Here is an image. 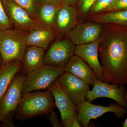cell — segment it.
<instances>
[{
  "mask_svg": "<svg viewBox=\"0 0 127 127\" xmlns=\"http://www.w3.org/2000/svg\"><path fill=\"white\" fill-rule=\"evenodd\" d=\"M65 72L70 73L93 86L96 78L95 73L89 65L79 57L74 55L63 68Z\"/></svg>",
  "mask_w": 127,
  "mask_h": 127,
  "instance_id": "cell-15",
  "label": "cell"
},
{
  "mask_svg": "<svg viewBox=\"0 0 127 127\" xmlns=\"http://www.w3.org/2000/svg\"><path fill=\"white\" fill-rule=\"evenodd\" d=\"M2 65V60L1 56L0 55V69Z\"/></svg>",
  "mask_w": 127,
  "mask_h": 127,
  "instance_id": "cell-31",
  "label": "cell"
},
{
  "mask_svg": "<svg viewBox=\"0 0 127 127\" xmlns=\"http://www.w3.org/2000/svg\"><path fill=\"white\" fill-rule=\"evenodd\" d=\"M59 6L37 3L36 10V18L46 26L55 29L56 16Z\"/></svg>",
  "mask_w": 127,
  "mask_h": 127,
  "instance_id": "cell-20",
  "label": "cell"
},
{
  "mask_svg": "<svg viewBox=\"0 0 127 127\" xmlns=\"http://www.w3.org/2000/svg\"><path fill=\"white\" fill-rule=\"evenodd\" d=\"M103 24L98 53L104 81L124 85L127 84V27Z\"/></svg>",
  "mask_w": 127,
  "mask_h": 127,
  "instance_id": "cell-1",
  "label": "cell"
},
{
  "mask_svg": "<svg viewBox=\"0 0 127 127\" xmlns=\"http://www.w3.org/2000/svg\"><path fill=\"white\" fill-rule=\"evenodd\" d=\"M81 20L75 6L62 4L57 12L55 30L57 38L65 36Z\"/></svg>",
  "mask_w": 127,
  "mask_h": 127,
  "instance_id": "cell-13",
  "label": "cell"
},
{
  "mask_svg": "<svg viewBox=\"0 0 127 127\" xmlns=\"http://www.w3.org/2000/svg\"><path fill=\"white\" fill-rule=\"evenodd\" d=\"M45 50L34 46H27L24 54L22 65L23 70L27 74L44 65Z\"/></svg>",
  "mask_w": 127,
  "mask_h": 127,
  "instance_id": "cell-17",
  "label": "cell"
},
{
  "mask_svg": "<svg viewBox=\"0 0 127 127\" xmlns=\"http://www.w3.org/2000/svg\"><path fill=\"white\" fill-rule=\"evenodd\" d=\"M37 3L40 4H49L59 6L62 4L61 0H36Z\"/></svg>",
  "mask_w": 127,
  "mask_h": 127,
  "instance_id": "cell-27",
  "label": "cell"
},
{
  "mask_svg": "<svg viewBox=\"0 0 127 127\" xmlns=\"http://www.w3.org/2000/svg\"><path fill=\"white\" fill-rule=\"evenodd\" d=\"M62 88L77 106L86 100L90 91L89 85L70 73L64 71L58 79Z\"/></svg>",
  "mask_w": 127,
  "mask_h": 127,
  "instance_id": "cell-12",
  "label": "cell"
},
{
  "mask_svg": "<svg viewBox=\"0 0 127 127\" xmlns=\"http://www.w3.org/2000/svg\"><path fill=\"white\" fill-rule=\"evenodd\" d=\"M96 0H77L75 7L81 21L84 20Z\"/></svg>",
  "mask_w": 127,
  "mask_h": 127,
  "instance_id": "cell-22",
  "label": "cell"
},
{
  "mask_svg": "<svg viewBox=\"0 0 127 127\" xmlns=\"http://www.w3.org/2000/svg\"><path fill=\"white\" fill-rule=\"evenodd\" d=\"M116 0H96L88 15H93L107 12L113 6Z\"/></svg>",
  "mask_w": 127,
  "mask_h": 127,
  "instance_id": "cell-21",
  "label": "cell"
},
{
  "mask_svg": "<svg viewBox=\"0 0 127 127\" xmlns=\"http://www.w3.org/2000/svg\"><path fill=\"white\" fill-rule=\"evenodd\" d=\"M81 125L79 123V121L77 117H76L73 121L71 125V127H81Z\"/></svg>",
  "mask_w": 127,
  "mask_h": 127,
  "instance_id": "cell-29",
  "label": "cell"
},
{
  "mask_svg": "<svg viewBox=\"0 0 127 127\" xmlns=\"http://www.w3.org/2000/svg\"><path fill=\"white\" fill-rule=\"evenodd\" d=\"M22 66L21 61L18 59L2 65L0 69V101L12 80Z\"/></svg>",
  "mask_w": 127,
  "mask_h": 127,
  "instance_id": "cell-18",
  "label": "cell"
},
{
  "mask_svg": "<svg viewBox=\"0 0 127 127\" xmlns=\"http://www.w3.org/2000/svg\"><path fill=\"white\" fill-rule=\"evenodd\" d=\"M62 4L71 5L75 6L77 0H61Z\"/></svg>",
  "mask_w": 127,
  "mask_h": 127,
  "instance_id": "cell-28",
  "label": "cell"
},
{
  "mask_svg": "<svg viewBox=\"0 0 127 127\" xmlns=\"http://www.w3.org/2000/svg\"><path fill=\"white\" fill-rule=\"evenodd\" d=\"M26 76L16 74L0 101V122L3 126L14 127L12 116L17 109L22 95Z\"/></svg>",
  "mask_w": 127,
  "mask_h": 127,
  "instance_id": "cell-4",
  "label": "cell"
},
{
  "mask_svg": "<svg viewBox=\"0 0 127 127\" xmlns=\"http://www.w3.org/2000/svg\"><path fill=\"white\" fill-rule=\"evenodd\" d=\"M51 115L49 117V120L54 127H61L62 125L59 122L57 114L53 110L50 112Z\"/></svg>",
  "mask_w": 127,
  "mask_h": 127,
  "instance_id": "cell-26",
  "label": "cell"
},
{
  "mask_svg": "<svg viewBox=\"0 0 127 127\" xmlns=\"http://www.w3.org/2000/svg\"><path fill=\"white\" fill-rule=\"evenodd\" d=\"M48 91L52 94L55 105L60 112L62 125L71 127L73 121L77 117V106L65 93L58 79L50 87Z\"/></svg>",
  "mask_w": 127,
  "mask_h": 127,
  "instance_id": "cell-8",
  "label": "cell"
},
{
  "mask_svg": "<svg viewBox=\"0 0 127 127\" xmlns=\"http://www.w3.org/2000/svg\"><path fill=\"white\" fill-rule=\"evenodd\" d=\"M10 0L26 9L32 15L36 18V10L37 4V2H36V0Z\"/></svg>",
  "mask_w": 127,
  "mask_h": 127,
  "instance_id": "cell-23",
  "label": "cell"
},
{
  "mask_svg": "<svg viewBox=\"0 0 127 127\" xmlns=\"http://www.w3.org/2000/svg\"><path fill=\"white\" fill-rule=\"evenodd\" d=\"M2 1L13 28L30 31L46 26L26 9L10 0Z\"/></svg>",
  "mask_w": 127,
  "mask_h": 127,
  "instance_id": "cell-7",
  "label": "cell"
},
{
  "mask_svg": "<svg viewBox=\"0 0 127 127\" xmlns=\"http://www.w3.org/2000/svg\"><path fill=\"white\" fill-rule=\"evenodd\" d=\"M127 10V0H116L112 7L108 12Z\"/></svg>",
  "mask_w": 127,
  "mask_h": 127,
  "instance_id": "cell-25",
  "label": "cell"
},
{
  "mask_svg": "<svg viewBox=\"0 0 127 127\" xmlns=\"http://www.w3.org/2000/svg\"><path fill=\"white\" fill-rule=\"evenodd\" d=\"M102 23L81 21L65 36L75 46L91 43L99 40L103 29Z\"/></svg>",
  "mask_w": 127,
  "mask_h": 127,
  "instance_id": "cell-10",
  "label": "cell"
},
{
  "mask_svg": "<svg viewBox=\"0 0 127 127\" xmlns=\"http://www.w3.org/2000/svg\"><path fill=\"white\" fill-rule=\"evenodd\" d=\"M29 32L14 28L0 31V55L2 65L16 59L22 62Z\"/></svg>",
  "mask_w": 127,
  "mask_h": 127,
  "instance_id": "cell-3",
  "label": "cell"
},
{
  "mask_svg": "<svg viewBox=\"0 0 127 127\" xmlns=\"http://www.w3.org/2000/svg\"><path fill=\"white\" fill-rule=\"evenodd\" d=\"M54 97L49 91L31 92L22 95L16 111L21 119L50 113L55 108Z\"/></svg>",
  "mask_w": 127,
  "mask_h": 127,
  "instance_id": "cell-2",
  "label": "cell"
},
{
  "mask_svg": "<svg viewBox=\"0 0 127 127\" xmlns=\"http://www.w3.org/2000/svg\"><path fill=\"white\" fill-rule=\"evenodd\" d=\"M93 86L92 90L89 91L87 95L86 99L88 101L91 102L98 98H109L116 101L120 106L127 107L124 85L111 84L96 78Z\"/></svg>",
  "mask_w": 127,
  "mask_h": 127,
  "instance_id": "cell-11",
  "label": "cell"
},
{
  "mask_svg": "<svg viewBox=\"0 0 127 127\" xmlns=\"http://www.w3.org/2000/svg\"><path fill=\"white\" fill-rule=\"evenodd\" d=\"M99 41L100 39L91 43L75 46L74 55L86 62L92 68L97 78L104 82L103 70L98 56Z\"/></svg>",
  "mask_w": 127,
  "mask_h": 127,
  "instance_id": "cell-14",
  "label": "cell"
},
{
  "mask_svg": "<svg viewBox=\"0 0 127 127\" xmlns=\"http://www.w3.org/2000/svg\"><path fill=\"white\" fill-rule=\"evenodd\" d=\"M77 118L81 127H88L92 119L102 116L105 113L113 112L118 117H122L127 112L125 107L118 104H111L108 106L94 105L85 101L77 106Z\"/></svg>",
  "mask_w": 127,
  "mask_h": 127,
  "instance_id": "cell-9",
  "label": "cell"
},
{
  "mask_svg": "<svg viewBox=\"0 0 127 127\" xmlns=\"http://www.w3.org/2000/svg\"><path fill=\"white\" fill-rule=\"evenodd\" d=\"M104 24L114 23L127 27V10L109 11L87 16L84 20Z\"/></svg>",
  "mask_w": 127,
  "mask_h": 127,
  "instance_id": "cell-19",
  "label": "cell"
},
{
  "mask_svg": "<svg viewBox=\"0 0 127 127\" xmlns=\"http://www.w3.org/2000/svg\"><path fill=\"white\" fill-rule=\"evenodd\" d=\"M57 37L55 29L48 26L32 30L26 37L27 46H34L46 50Z\"/></svg>",
  "mask_w": 127,
  "mask_h": 127,
  "instance_id": "cell-16",
  "label": "cell"
},
{
  "mask_svg": "<svg viewBox=\"0 0 127 127\" xmlns=\"http://www.w3.org/2000/svg\"><path fill=\"white\" fill-rule=\"evenodd\" d=\"M75 47L66 37H57L50 44L45 53L44 64L63 68L74 55Z\"/></svg>",
  "mask_w": 127,
  "mask_h": 127,
  "instance_id": "cell-6",
  "label": "cell"
},
{
  "mask_svg": "<svg viewBox=\"0 0 127 127\" xmlns=\"http://www.w3.org/2000/svg\"><path fill=\"white\" fill-rule=\"evenodd\" d=\"M13 28L4 8L2 0H0V31Z\"/></svg>",
  "mask_w": 127,
  "mask_h": 127,
  "instance_id": "cell-24",
  "label": "cell"
},
{
  "mask_svg": "<svg viewBox=\"0 0 127 127\" xmlns=\"http://www.w3.org/2000/svg\"><path fill=\"white\" fill-rule=\"evenodd\" d=\"M64 72L63 68L44 64L27 74L23 85L22 95L49 88Z\"/></svg>",
  "mask_w": 127,
  "mask_h": 127,
  "instance_id": "cell-5",
  "label": "cell"
},
{
  "mask_svg": "<svg viewBox=\"0 0 127 127\" xmlns=\"http://www.w3.org/2000/svg\"><path fill=\"white\" fill-rule=\"evenodd\" d=\"M125 97H126L127 102V91L126 92V93H125ZM122 126L123 127H127V117L126 119H125V121L123 124Z\"/></svg>",
  "mask_w": 127,
  "mask_h": 127,
  "instance_id": "cell-30",
  "label": "cell"
}]
</instances>
